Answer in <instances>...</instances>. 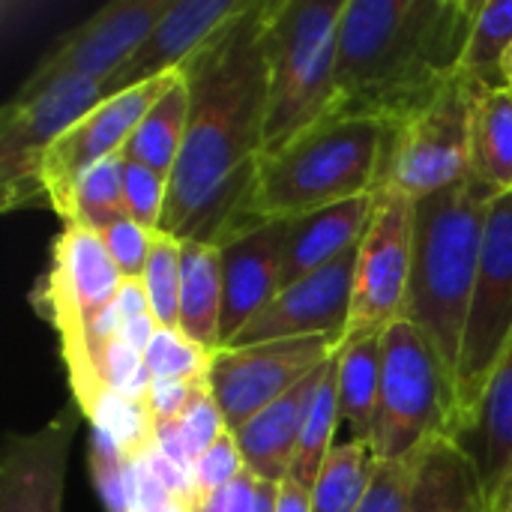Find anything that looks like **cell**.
I'll return each instance as SVG.
<instances>
[{"instance_id":"1","label":"cell","mask_w":512,"mask_h":512,"mask_svg":"<svg viewBox=\"0 0 512 512\" xmlns=\"http://www.w3.org/2000/svg\"><path fill=\"white\" fill-rule=\"evenodd\" d=\"M264 9L267 0H246L180 66L189 87V126L159 225L177 240L222 249L261 225L249 216V201L270 111Z\"/></svg>"},{"instance_id":"2","label":"cell","mask_w":512,"mask_h":512,"mask_svg":"<svg viewBox=\"0 0 512 512\" xmlns=\"http://www.w3.org/2000/svg\"><path fill=\"white\" fill-rule=\"evenodd\" d=\"M477 12L474 0H345L330 117L396 129L420 114L459 78Z\"/></svg>"},{"instance_id":"3","label":"cell","mask_w":512,"mask_h":512,"mask_svg":"<svg viewBox=\"0 0 512 512\" xmlns=\"http://www.w3.org/2000/svg\"><path fill=\"white\" fill-rule=\"evenodd\" d=\"M495 198L501 195L468 177L459 186L414 201V264L405 318L432 342L450 384L459 369L486 219Z\"/></svg>"},{"instance_id":"4","label":"cell","mask_w":512,"mask_h":512,"mask_svg":"<svg viewBox=\"0 0 512 512\" xmlns=\"http://www.w3.org/2000/svg\"><path fill=\"white\" fill-rule=\"evenodd\" d=\"M390 126L372 117H324L261 156L249 216L285 222L375 195L384 186Z\"/></svg>"},{"instance_id":"5","label":"cell","mask_w":512,"mask_h":512,"mask_svg":"<svg viewBox=\"0 0 512 512\" xmlns=\"http://www.w3.org/2000/svg\"><path fill=\"white\" fill-rule=\"evenodd\" d=\"M345 0H267L264 57L270 111L264 153L279 150L333 114L339 21Z\"/></svg>"},{"instance_id":"6","label":"cell","mask_w":512,"mask_h":512,"mask_svg":"<svg viewBox=\"0 0 512 512\" xmlns=\"http://www.w3.org/2000/svg\"><path fill=\"white\" fill-rule=\"evenodd\" d=\"M120 282L123 276L102 237L84 225H63L51 249V264L30 294L39 318L48 321L60 339L69 387L84 414L105 393L90 357V327L114 306Z\"/></svg>"},{"instance_id":"7","label":"cell","mask_w":512,"mask_h":512,"mask_svg":"<svg viewBox=\"0 0 512 512\" xmlns=\"http://www.w3.org/2000/svg\"><path fill=\"white\" fill-rule=\"evenodd\" d=\"M450 417L453 384L432 342L408 318L390 324L381 342L378 462H393L435 438H450Z\"/></svg>"},{"instance_id":"8","label":"cell","mask_w":512,"mask_h":512,"mask_svg":"<svg viewBox=\"0 0 512 512\" xmlns=\"http://www.w3.org/2000/svg\"><path fill=\"white\" fill-rule=\"evenodd\" d=\"M512 342V192L489 207L480 276L474 285L468 324L462 336L459 369L453 381L450 438L462 444L474 429L483 393L495 366Z\"/></svg>"},{"instance_id":"9","label":"cell","mask_w":512,"mask_h":512,"mask_svg":"<svg viewBox=\"0 0 512 512\" xmlns=\"http://www.w3.org/2000/svg\"><path fill=\"white\" fill-rule=\"evenodd\" d=\"M474 84L456 78L420 114L390 129L384 186L411 201L432 198L471 177Z\"/></svg>"},{"instance_id":"10","label":"cell","mask_w":512,"mask_h":512,"mask_svg":"<svg viewBox=\"0 0 512 512\" xmlns=\"http://www.w3.org/2000/svg\"><path fill=\"white\" fill-rule=\"evenodd\" d=\"M105 84L72 78L36 93H18L0 114V198L3 210L45 207L39 171L51 144L99 102Z\"/></svg>"},{"instance_id":"11","label":"cell","mask_w":512,"mask_h":512,"mask_svg":"<svg viewBox=\"0 0 512 512\" xmlns=\"http://www.w3.org/2000/svg\"><path fill=\"white\" fill-rule=\"evenodd\" d=\"M414 264V201L393 186L375 192V213L360 240L351 318L342 342L384 333L408 312Z\"/></svg>"},{"instance_id":"12","label":"cell","mask_w":512,"mask_h":512,"mask_svg":"<svg viewBox=\"0 0 512 512\" xmlns=\"http://www.w3.org/2000/svg\"><path fill=\"white\" fill-rule=\"evenodd\" d=\"M339 348V336H306L216 351L207 384L225 414L228 429H240L246 420L288 396L312 372L330 363Z\"/></svg>"},{"instance_id":"13","label":"cell","mask_w":512,"mask_h":512,"mask_svg":"<svg viewBox=\"0 0 512 512\" xmlns=\"http://www.w3.org/2000/svg\"><path fill=\"white\" fill-rule=\"evenodd\" d=\"M180 78V72H168L162 78H153L147 84H138L132 90H123L117 96H108L99 102L90 114H84L78 123H72L45 153L39 186L45 207H51L63 222L69 219L72 192L81 174H87L102 159L120 153L126 141L132 138L135 126L147 117V111L156 105V99Z\"/></svg>"},{"instance_id":"14","label":"cell","mask_w":512,"mask_h":512,"mask_svg":"<svg viewBox=\"0 0 512 512\" xmlns=\"http://www.w3.org/2000/svg\"><path fill=\"white\" fill-rule=\"evenodd\" d=\"M171 3L174 0H117L102 6L81 27L63 33L51 45L18 93H36L72 78H111L150 36Z\"/></svg>"},{"instance_id":"15","label":"cell","mask_w":512,"mask_h":512,"mask_svg":"<svg viewBox=\"0 0 512 512\" xmlns=\"http://www.w3.org/2000/svg\"><path fill=\"white\" fill-rule=\"evenodd\" d=\"M357 252L348 249L342 258L330 261L327 267L303 276L300 282L282 288L237 336L228 348L282 342V339H306V336H345L351 318V297H354V270Z\"/></svg>"},{"instance_id":"16","label":"cell","mask_w":512,"mask_h":512,"mask_svg":"<svg viewBox=\"0 0 512 512\" xmlns=\"http://www.w3.org/2000/svg\"><path fill=\"white\" fill-rule=\"evenodd\" d=\"M78 408V405H75ZM72 402L42 429L6 435L0 456V512H60L69 447L75 435Z\"/></svg>"},{"instance_id":"17","label":"cell","mask_w":512,"mask_h":512,"mask_svg":"<svg viewBox=\"0 0 512 512\" xmlns=\"http://www.w3.org/2000/svg\"><path fill=\"white\" fill-rule=\"evenodd\" d=\"M243 6L246 0H174L135 54L102 81L105 96H117L168 72H180V66Z\"/></svg>"},{"instance_id":"18","label":"cell","mask_w":512,"mask_h":512,"mask_svg":"<svg viewBox=\"0 0 512 512\" xmlns=\"http://www.w3.org/2000/svg\"><path fill=\"white\" fill-rule=\"evenodd\" d=\"M285 237H288V219L261 222L252 231L222 246V282H225V306H222V327H219L222 348H228L234 336L282 291Z\"/></svg>"},{"instance_id":"19","label":"cell","mask_w":512,"mask_h":512,"mask_svg":"<svg viewBox=\"0 0 512 512\" xmlns=\"http://www.w3.org/2000/svg\"><path fill=\"white\" fill-rule=\"evenodd\" d=\"M459 447L477 465L486 512H507L512 504V342L489 378L474 429Z\"/></svg>"},{"instance_id":"20","label":"cell","mask_w":512,"mask_h":512,"mask_svg":"<svg viewBox=\"0 0 512 512\" xmlns=\"http://www.w3.org/2000/svg\"><path fill=\"white\" fill-rule=\"evenodd\" d=\"M375 213V195L351 198L333 207H324L309 216L288 219L285 237V264H282V288L312 276L330 261L342 258L354 249Z\"/></svg>"},{"instance_id":"21","label":"cell","mask_w":512,"mask_h":512,"mask_svg":"<svg viewBox=\"0 0 512 512\" xmlns=\"http://www.w3.org/2000/svg\"><path fill=\"white\" fill-rule=\"evenodd\" d=\"M327 366L330 363H324L303 384H297L288 396H282L279 402H273L252 420H246L240 429H234L237 447H240L246 471L252 477L267 480V483H282L291 474L300 432L306 423V411H309V402H312Z\"/></svg>"},{"instance_id":"22","label":"cell","mask_w":512,"mask_h":512,"mask_svg":"<svg viewBox=\"0 0 512 512\" xmlns=\"http://www.w3.org/2000/svg\"><path fill=\"white\" fill-rule=\"evenodd\" d=\"M381 342L384 333L342 342L339 348V444H372L375 447V423H378V399H381Z\"/></svg>"},{"instance_id":"23","label":"cell","mask_w":512,"mask_h":512,"mask_svg":"<svg viewBox=\"0 0 512 512\" xmlns=\"http://www.w3.org/2000/svg\"><path fill=\"white\" fill-rule=\"evenodd\" d=\"M225 282H222V249L210 243L180 240V333L216 354L222 348Z\"/></svg>"},{"instance_id":"24","label":"cell","mask_w":512,"mask_h":512,"mask_svg":"<svg viewBox=\"0 0 512 512\" xmlns=\"http://www.w3.org/2000/svg\"><path fill=\"white\" fill-rule=\"evenodd\" d=\"M471 177L495 195L512 192V87L474 84Z\"/></svg>"},{"instance_id":"25","label":"cell","mask_w":512,"mask_h":512,"mask_svg":"<svg viewBox=\"0 0 512 512\" xmlns=\"http://www.w3.org/2000/svg\"><path fill=\"white\" fill-rule=\"evenodd\" d=\"M186 126H189V87L180 72V78L156 99L147 117L135 126L132 138L120 153L123 159L141 162L171 180L186 141Z\"/></svg>"},{"instance_id":"26","label":"cell","mask_w":512,"mask_h":512,"mask_svg":"<svg viewBox=\"0 0 512 512\" xmlns=\"http://www.w3.org/2000/svg\"><path fill=\"white\" fill-rule=\"evenodd\" d=\"M336 357L330 360V366H327V372H324V378H321V384L309 402L306 423H303L300 444H297V456H294V465L288 474L291 480H297L309 492L315 489L321 468L336 447V429H339V378H336L339 360Z\"/></svg>"},{"instance_id":"27","label":"cell","mask_w":512,"mask_h":512,"mask_svg":"<svg viewBox=\"0 0 512 512\" xmlns=\"http://www.w3.org/2000/svg\"><path fill=\"white\" fill-rule=\"evenodd\" d=\"M378 456L372 444H339L327 456L312 489V512H357L375 474Z\"/></svg>"},{"instance_id":"28","label":"cell","mask_w":512,"mask_h":512,"mask_svg":"<svg viewBox=\"0 0 512 512\" xmlns=\"http://www.w3.org/2000/svg\"><path fill=\"white\" fill-rule=\"evenodd\" d=\"M512 51V0L480 3L459 78L483 87H510L504 78V63Z\"/></svg>"},{"instance_id":"29","label":"cell","mask_w":512,"mask_h":512,"mask_svg":"<svg viewBox=\"0 0 512 512\" xmlns=\"http://www.w3.org/2000/svg\"><path fill=\"white\" fill-rule=\"evenodd\" d=\"M126 198H123V153H114L93 165L72 192L69 219L63 225H84L90 231H105L108 225L126 219Z\"/></svg>"},{"instance_id":"30","label":"cell","mask_w":512,"mask_h":512,"mask_svg":"<svg viewBox=\"0 0 512 512\" xmlns=\"http://www.w3.org/2000/svg\"><path fill=\"white\" fill-rule=\"evenodd\" d=\"M87 420L93 429L105 432L129 462H138L156 441V420L150 408L114 390H105L96 399V405L87 411Z\"/></svg>"},{"instance_id":"31","label":"cell","mask_w":512,"mask_h":512,"mask_svg":"<svg viewBox=\"0 0 512 512\" xmlns=\"http://www.w3.org/2000/svg\"><path fill=\"white\" fill-rule=\"evenodd\" d=\"M144 291L162 330H180V240L156 231L144 270Z\"/></svg>"},{"instance_id":"32","label":"cell","mask_w":512,"mask_h":512,"mask_svg":"<svg viewBox=\"0 0 512 512\" xmlns=\"http://www.w3.org/2000/svg\"><path fill=\"white\" fill-rule=\"evenodd\" d=\"M90 477L108 512L135 510V462H129L117 444L93 429L90 435Z\"/></svg>"},{"instance_id":"33","label":"cell","mask_w":512,"mask_h":512,"mask_svg":"<svg viewBox=\"0 0 512 512\" xmlns=\"http://www.w3.org/2000/svg\"><path fill=\"white\" fill-rule=\"evenodd\" d=\"M144 363L153 378H174V381H204L213 363V354L201 345L189 342L180 330H162L144 351Z\"/></svg>"},{"instance_id":"34","label":"cell","mask_w":512,"mask_h":512,"mask_svg":"<svg viewBox=\"0 0 512 512\" xmlns=\"http://www.w3.org/2000/svg\"><path fill=\"white\" fill-rule=\"evenodd\" d=\"M432 444V441H429ZM423 444L420 450L402 456V459H393V462H381L378 465V474L360 504L357 512H411V501H414V483H417V474H420V462H423V453L426 447Z\"/></svg>"},{"instance_id":"35","label":"cell","mask_w":512,"mask_h":512,"mask_svg":"<svg viewBox=\"0 0 512 512\" xmlns=\"http://www.w3.org/2000/svg\"><path fill=\"white\" fill-rule=\"evenodd\" d=\"M123 198L132 222L159 231L168 198V177L141 162L123 159Z\"/></svg>"},{"instance_id":"36","label":"cell","mask_w":512,"mask_h":512,"mask_svg":"<svg viewBox=\"0 0 512 512\" xmlns=\"http://www.w3.org/2000/svg\"><path fill=\"white\" fill-rule=\"evenodd\" d=\"M177 426H180V435L186 441V450H189L192 462H198L228 432L225 414H222V408H219V402H216L207 378L195 384V393L189 399V408L183 411V417L177 420Z\"/></svg>"},{"instance_id":"37","label":"cell","mask_w":512,"mask_h":512,"mask_svg":"<svg viewBox=\"0 0 512 512\" xmlns=\"http://www.w3.org/2000/svg\"><path fill=\"white\" fill-rule=\"evenodd\" d=\"M99 378L105 390H114L126 399L144 402L147 405V393L153 384V375L144 363V354L135 351L132 345H126L123 339H114L99 363Z\"/></svg>"},{"instance_id":"38","label":"cell","mask_w":512,"mask_h":512,"mask_svg":"<svg viewBox=\"0 0 512 512\" xmlns=\"http://www.w3.org/2000/svg\"><path fill=\"white\" fill-rule=\"evenodd\" d=\"M153 234L150 228L132 222L129 216L108 225L105 231H99L114 267L120 270L123 279H144V270H147V261H150V252H153Z\"/></svg>"},{"instance_id":"39","label":"cell","mask_w":512,"mask_h":512,"mask_svg":"<svg viewBox=\"0 0 512 512\" xmlns=\"http://www.w3.org/2000/svg\"><path fill=\"white\" fill-rule=\"evenodd\" d=\"M246 471L243 453L237 447L234 432L228 429L198 462H195V492H198V504L204 498H210L213 492L231 486L240 474Z\"/></svg>"},{"instance_id":"40","label":"cell","mask_w":512,"mask_h":512,"mask_svg":"<svg viewBox=\"0 0 512 512\" xmlns=\"http://www.w3.org/2000/svg\"><path fill=\"white\" fill-rule=\"evenodd\" d=\"M198 381H174V378H153L147 393V408L156 423H177L189 408Z\"/></svg>"},{"instance_id":"41","label":"cell","mask_w":512,"mask_h":512,"mask_svg":"<svg viewBox=\"0 0 512 512\" xmlns=\"http://www.w3.org/2000/svg\"><path fill=\"white\" fill-rule=\"evenodd\" d=\"M255 492H258V477L243 471L231 486L204 498L195 512H255Z\"/></svg>"},{"instance_id":"42","label":"cell","mask_w":512,"mask_h":512,"mask_svg":"<svg viewBox=\"0 0 512 512\" xmlns=\"http://www.w3.org/2000/svg\"><path fill=\"white\" fill-rule=\"evenodd\" d=\"M114 309H117V315H120V324H123V321H132V318L153 315L150 300H147V291H144V282H138V279H123V282H120V291H117V300H114Z\"/></svg>"},{"instance_id":"43","label":"cell","mask_w":512,"mask_h":512,"mask_svg":"<svg viewBox=\"0 0 512 512\" xmlns=\"http://www.w3.org/2000/svg\"><path fill=\"white\" fill-rule=\"evenodd\" d=\"M276 512H312V492L306 486H300L297 480L285 477L279 483Z\"/></svg>"},{"instance_id":"44","label":"cell","mask_w":512,"mask_h":512,"mask_svg":"<svg viewBox=\"0 0 512 512\" xmlns=\"http://www.w3.org/2000/svg\"><path fill=\"white\" fill-rule=\"evenodd\" d=\"M276 495H279V483L258 480V492H255V512H276Z\"/></svg>"},{"instance_id":"45","label":"cell","mask_w":512,"mask_h":512,"mask_svg":"<svg viewBox=\"0 0 512 512\" xmlns=\"http://www.w3.org/2000/svg\"><path fill=\"white\" fill-rule=\"evenodd\" d=\"M504 78H507V84L512 87V51L510 57H507V63H504Z\"/></svg>"},{"instance_id":"46","label":"cell","mask_w":512,"mask_h":512,"mask_svg":"<svg viewBox=\"0 0 512 512\" xmlns=\"http://www.w3.org/2000/svg\"><path fill=\"white\" fill-rule=\"evenodd\" d=\"M507 512H512V504H510V507H507Z\"/></svg>"}]
</instances>
